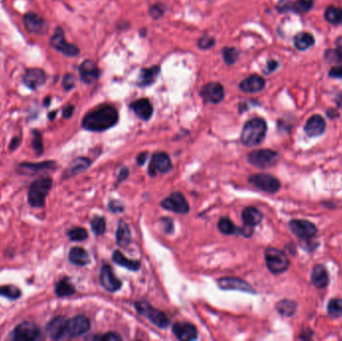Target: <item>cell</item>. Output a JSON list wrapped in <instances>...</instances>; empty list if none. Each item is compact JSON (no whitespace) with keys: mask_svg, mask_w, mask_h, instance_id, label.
I'll list each match as a JSON object with an SVG mask.
<instances>
[{"mask_svg":"<svg viewBox=\"0 0 342 341\" xmlns=\"http://www.w3.org/2000/svg\"><path fill=\"white\" fill-rule=\"evenodd\" d=\"M117 121V110L110 105H104L87 113L82 120V127L88 131L101 132L113 127Z\"/></svg>","mask_w":342,"mask_h":341,"instance_id":"cell-1","label":"cell"},{"mask_svg":"<svg viewBox=\"0 0 342 341\" xmlns=\"http://www.w3.org/2000/svg\"><path fill=\"white\" fill-rule=\"evenodd\" d=\"M267 124L262 118H253L245 123L241 132V142L246 147H256L265 138Z\"/></svg>","mask_w":342,"mask_h":341,"instance_id":"cell-2","label":"cell"},{"mask_svg":"<svg viewBox=\"0 0 342 341\" xmlns=\"http://www.w3.org/2000/svg\"><path fill=\"white\" fill-rule=\"evenodd\" d=\"M53 185L52 178L43 176L34 180L28 189L27 201L31 207L41 208L45 205V199Z\"/></svg>","mask_w":342,"mask_h":341,"instance_id":"cell-3","label":"cell"},{"mask_svg":"<svg viewBox=\"0 0 342 341\" xmlns=\"http://www.w3.org/2000/svg\"><path fill=\"white\" fill-rule=\"evenodd\" d=\"M247 160L251 165L265 169L274 166L278 162L279 154L271 149L254 150L248 153Z\"/></svg>","mask_w":342,"mask_h":341,"instance_id":"cell-4","label":"cell"},{"mask_svg":"<svg viewBox=\"0 0 342 341\" xmlns=\"http://www.w3.org/2000/svg\"><path fill=\"white\" fill-rule=\"evenodd\" d=\"M265 261L269 270L274 274L283 273L289 267V260L286 254L276 248H267L265 250Z\"/></svg>","mask_w":342,"mask_h":341,"instance_id":"cell-5","label":"cell"},{"mask_svg":"<svg viewBox=\"0 0 342 341\" xmlns=\"http://www.w3.org/2000/svg\"><path fill=\"white\" fill-rule=\"evenodd\" d=\"M40 335V329L34 322L23 321L12 330L10 338L15 341H33L38 339Z\"/></svg>","mask_w":342,"mask_h":341,"instance_id":"cell-6","label":"cell"},{"mask_svg":"<svg viewBox=\"0 0 342 341\" xmlns=\"http://www.w3.org/2000/svg\"><path fill=\"white\" fill-rule=\"evenodd\" d=\"M135 307L141 315L146 317L154 325L160 328H166L169 325V319L158 309L153 308L150 304L144 301H138L135 303Z\"/></svg>","mask_w":342,"mask_h":341,"instance_id":"cell-7","label":"cell"},{"mask_svg":"<svg viewBox=\"0 0 342 341\" xmlns=\"http://www.w3.org/2000/svg\"><path fill=\"white\" fill-rule=\"evenodd\" d=\"M50 45L68 57H75L79 54V48L66 41L64 31L61 27H57L55 29L52 37L50 38Z\"/></svg>","mask_w":342,"mask_h":341,"instance_id":"cell-8","label":"cell"},{"mask_svg":"<svg viewBox=\"0 0 342 341\" xmlns=\"http://www.w3.org/2000/svg\"><path fill=\"white\" fill-rule=\"evenodd\" d=\"M249 182L256 188L268 193H275L280 188L279 180L273 175L266 173L252 175L251 177H249Z\"/></svg>","mask_w":342,"mask_h":341,"instance_id":"cell-9","label":"cell"},{"mask_svg":"<svg viewBox=\"0 0 342 341\" xmlns=\"http://www.w3.org/2000/svg\"><path fill=\"white\" fill-rule=\"evenodd\" d=\"M289 228L301 239H311L317 233L316 226L308 220H294L290 221Z\"/></svg>","mask_w":342,"mask_h":341,"instance_id":"cell-10","label":"cell"},{"mask_svg":"<svg viewBox=\"0 0 342 341\" xmlns=\"http://www.w3.org/2000/svg\"><path fill=\"white\" fill-rule=\"evenodd\" d=\"M56 162L53 160H46L41 162H21L17 165L16 171L22 175H35L42 171L54 170Z\"/></svg>","mask_w":342,"mask_h":341,"instance_id":"cell-11","label":"cell"},{"mask_svg":"<svg viewBox=\"0 0 342 341\" xmlns=\"http://www.w3.org/2000/svg\"><path fill=\"white\" fill-rule=\"evenodd\" d=\"M90 329V321L84 315H77L68 320L66 336L69 338L79 337Z\"/></svg>","mask_w":342,"mask_h":341,"instance_id":"cell-12","label":"cell"},{"mask_svg":"<svg viewBox=\"0 0 342 341\" xmlns=\"http://www.w3.org/2000/svg\"><path fill=\"white\" fill-rule=\"evenodd\" d=\"M161 206L167 210L179 214H185L189 211V205L184 196L179 192H174L161 202Z\"/></svg>","mask_w":342,"mask_h":341,"instance_id":"cell-13","label":"cell"},{"mask_svg":"<svg viewBox=\"0 0 342 341\" xmlns=\"http://www.w3.org/2000/svg\"><path fill=\"white\" fill-rule=\"evenodd\" d=\"M25 29L32 34L43 35L47 32L48 26L45 20L34 12H28L23 16Z\"/></svg>","mask_w":342,"mask_h":341,"instance_id":"cell-14","label":"cell"},{"mask_svg":"<svg viewBox=\"0 0 342 341\" xmlns=\"http://www.w3.org/2000/svg\"><path fill=\"white\" fill-rule=\"evenodd\" d=\"M68 319L64 316H56L52 318L46 325V333L51 339L60 340L66 336Z\"/></svg>","mask_w":342,"mask_h":341,"instance_id":"cell-15","label":"cell"},{"mask_svg":"<svg viewBox=\"0 0 342 341\" xmlns=\"http://www.w3.org/2000/svg\"><path fill=\"white\" fill-rule=\"evenodd\" d=\"M47 79L45 71L41 68H28L22 76V82L30 90H35L42 86Z\"/></svg>","mask_w":342,"mask_h":341,"instance_id":"cell-16","label":"cell"},{"mask_svg":"<svg viewBox=\"0 0 342 341\" xmlns=\"http://www.w3.org/2000/svg\"><path fill=\"white\" fill-rule=\"evenodd\" d=\"M100 283L101 285L110 293H115L121 288V281L113 274L112 269L105 264L100 271Z\"/></svg>","mask_w":342,"mask_h":341,"instance_id":"cell-17","label":"cell"},{"mask_svg":"<svg viewBox=\"0 0 342 341\" xmlns=\"http://www.w3.org/2000/svg\"><path fill=\"white\" fill-rule=\"evenodd\" d=\"M218 285L223 290H236L242 293H255L249 283L236 277H223L218 280Z\"/></svg>","mask_w":342,"mask_h":341,"instance_id":"cell-18","label":"cell"},{"mask_svg":"<svg viewBox=\"0 0 342 341\" xmlns=\"http://www.w3.org/2000/svg\"><path fill=\"white\" fill-rule=\"evenodd\" d=\"M171 168L172 163L169 156L164 152H158L153 155L148 171L151 176H154L157 172L166 173L170 171Z\"/></svg>","mask_w":342,"mask_h":341,"instance_id":"cell-19","label":"cell"},{"mask_svg":"<svg viewBox=\"0 0 342 341\" xmlns=\"http://www.w3.org/2000/svg\"><path fill=\"white\" fill-rule=\"evenodd\" d=\"M201 96L205 101L217 104L224 98V88L218 82H209L202 87Z\"/></svg>","mask_w":342,"mask_h":341,"instance_id":"cell-20","label":"cell"},{"mask_svg":"<svg viewBox=\"0 0 342 341\" xmlns=\"http://www.w3.org/2000/svg\"><path fill=\"white\" fill-rule=\"evenodd\" d=\"M172 331L180 340H194L197 338V330L190 323L176 322L172 326Z\"/></svg>","mask_w":342,"mask_h":341,"instance_id":"cell-21","label":"cell"},{"mask_svg":"<svg viewBox=\"0 0 342 341\" xmlns=\"http://www.w3.org/2000/svg\"><path fill=\"white\" fill-rule=\"evenodd\" d=\"M99 68L92 60H85L79 66V75L83 82L87 84L94 83L99 77Z\"/></svg>","mask_w":342,"mask_h":341,"instance_id":"cell-22","label":"cell"},{"mask_svg":"<svg viewBox=\"0 0 342 341\" xmlns=\"http://www.w3.org/2000/svg\"><path fill=\"white\" fill-rule=\"evenodd\" d=\"M239 87L246 93H256L265 87V80L261 76L253 74L242 80Z\"/></svg>","mask_w":342,"mask_h":341,"instance_id":"cell-23","label":"cell"},{"mask_svg":"<svg viewBox=\"0 0 342 341\" xmlns=\"http://www.w3.org/2000/svg\"><path fill=\"white\" fill-rule=\"evenodd\" d=\"M326 129V123L322 116L313 115L311 116L308 121L306 122L304 130L306 134L310 137H317L322 135Z\"/></svg>","mask_w":342,"mask_h":341,"instance_id":"cell-24","label":"cell"},{"mask_svg":"<svg viewBox=\"0 0 342 341\" xmlns=\"http://www.w3.org/2000/svg\"><path fill=\"white\" fill-rule=\"evenodd\" d=\"M130 108L133 112L142 120H148L153 113V107L150 101L146 98L138 99L130 104Z\"/></svg>","mask_w":342,"mask_h":341,"instance_id":"cell-25","label":"cell"},{"mask_svg":"<svg viewBox=\"0 0 342 341\" xmlns=\"http://www.w3.org/2000/svg\"><path fill=\"white\" fill-rule=\"evenodd\" d=\"M90 163H91V161L86 157H78V158L74 159V161L69 164V166L64 171L62 178L67 179V178L72 177L74 175H77V174L86 170L89 167Z\"/></svg>","mask_w":342,"mask_h":341,"instance_id":"cell-26","label":"cell"},{"mask_svg":"<svg viewBox=\"0 0 342 341\" xmlns=\"http://www.w3.org/2000/svg\"><path fill=\"white\" fill-rule=\"evenodd\" d=\"M311 282L317 288L326 287L329 283V275L326 268L321 264L315 265L311 273Z\"/></svg>","mask_w":342,"mask_h":341,"instance_id":"cell-27","label":"cell"},{"mask_svg":"<svg viewBox=\"0 0 342 341\" xmlns=\"http://www.w3.org/2000/svg\"><path fill=\"white\" fill-rule=\"evenodd\" d=\"M68 260L77 266H85L90 262V256L82 247H74L68 253Z\"/></svg>","mask_w":342,"mask_h":341,"instance_id":"cell-28","label":"cell"},{"mask_svg":"<svg viewBox=\"0 0 342 341\" xmlns=\"http://www.w3.org/2000/svg\"><path fill=\"white\" fill-rule=\"evenodd\" d=\"M263 218L262 213L255 207L249 206L245 208L242 211V220L245 221V224L250 225V226H255L258 225L261 220Z\"/></svg>","mask_w":342,"mask_h":341,"instance_id":"cell-29","label":"cell"},{"mask_svg":"<svg viewBox=\"0 0 342 341\" xmlns=\"http://www.w3.org/2000/svg\"><path fill=\"white\" fill-rule=\"evenodd\" d=\"M160 72V67L159 66H152L150 68H145L142 69L139 76V82L138 84L141 87H145L151 85L155 80L158 74Z\"/></svg>","mask_w":342,"mask_h":341,"instance_id":"cell-30","label":"cell"},{"mask_svg":"<svg viewBox=\"0 0 342 341\" xmlns=\"http://www.w3.org/2000/svg\"><path fill=\"white\" fill-rule=\"evenodd\" d=\"M112 259L118 265H120L123 267L127 268L128 270H132V271L138 270L140 268V265H141L140 261L128 259L119 251H114V253L112 255Z\"/></svg>","mask_w":342,"mask_h":341,"instance_id":"cell-31","label":"cell"},{"mask_svg":"<svg viewBox=\"0 0 342 341\" xmlns=\"http://www.w3.org/2000/svg\"><path fill=\"white\" fill-rule=\"evenodd\" d=\"M314 37L307 32H300L294 37V46L298 50H306L313 46Z\"/></svg>","mask_w":342,"mask_h":341,"instance_id":"cell-32","label":"cell"},{"mask_svg":"<svg viewBox=\"0 0 342 341\" xmlns=\"http://www.w3.org/2000/svg\"><path fill=\"white\" fill-rule=\"evenodd\" d=\"M75 287L68 278H62L55 285V293L58 297H67L75 293Z\"/></svg>","mask_w":342,"mask_h":341,"instance_id":"cell-33","label":"cell"},{"mask_svg":"<svg viewBox=\"0 0 342 341\" xmlns=\"http://www.w3.org/2000/svg\"><path fill=\"white\" fill-rule=\"evenodd\" d=\"M131 240V232L129 230L128 225L124 222L120 221L118 224V228L116 231V241L117 244L121 247H126Z\"/></svg>","mask_w":342,"mask_h":341,"instance_id":"cell-34","label":"cell"},{"mask_svg":"<svg viewBox=\"0 0 342 341\" xmlns=\"http://www.w3.org/2000/svg\"><path fill=\"white\" fill-rule=\"evenodd\" d=\"M296 308H297V304L294 302V300H289V299L281 300L276 304L277 311L281 315L285 317L294 315V313L296 312Z\"/></svg>","mask_w":342,"mask_h":341,"instance_id":"cell-35","label":"cell"},{"mask_svg":"<svg viewBox=\"0 0 342 341\" xmlns=\"http://www.w3.org/2000/svg\"><path fill=\"white\" fill-rule=\"evenodd\" d=\"M325 19L333 25L342 23V8L336 6H329L326 8L324 13Z\"/></svg>","mask_w":342,"mask_h":341,"instance_id":"cell-36","label":"cell"},{"mask_svg":"<svg viewBox=\"0 0 342 341\" xmlns=\"http://www.w3.org/2000/svg\"><path fill=\"white\" fill-rule=\"evenodd\" d=\"M0 296H3L9 300L15 301L22 296V293L19 287L13 284H7L0 286Z\"/></svg>","mask_w":342,"mask_h":341,"instance_id":"cell-37","label":"cell"},{"mask_svg":"<svg viewBox=\"0 0 342 341\" xmlns=\"http://www.w3.org/2000/svg\"><path fill=\"white\" fill-rule=\"evenodd\" d=\"M32 134V139H31V147L35 153L37 155H41L43 153V139H42V134L39 130L33 129L31 131Z\"/></svg>","mask_w":342,"mask_h":341,"instance_id":"cell-38","label":"cell"},{"mask_svg":"<svg viewBox=\"0 0 342 341\" xmlns=\"http://www.w3.org/2000/svg\"><path fill=\"white\" fill-rule=\"evenodd\" d=\"M327 312L331 317L339 318L342 316V299H331L327 305Z\"/></svg>","mask_w":342,"mask_h":341,"instance_id":"cell-39","label":"cell"},{"mask_svg":"<svg viewBox=\"0 0 342 341\" xmlns=\"http://www.w3.org/2000/svg\"><path fill=\"white\" fill-rule=\"evenodd\" d=\"M325 57L332 61H342V36L336 40V49H329L325 52Z\"/></svg>","mask_w":342,"mask_h":341,"instance_id":"cell-40","label":"cell"},{"mask_svg":"<svg viewBox=\"0 0 342 341\" xmlns=\"http://www.w3.org/2000/svg\"><path fill=\"white\" fill-rule=\"evenodd\" d=\"M67 236L72 241H83L88 237V232L83 227H74L67 231Z\"/></svg>","mask_w":342,"mask_h":341,"instance_id":"cell-41","label":"cell"},{"mask_svg":"<svg viewBox=\"0 0 342 341\" xmlns=\"http://www.w3.org/2000/svg\"><path fill=\"white\" fill-rule=\"evenodd\" d=\"M218 229L223 233V234H227V235H231V234H235V232L237 231V228L235 227V225L233 224V222L227 217H222L218 222Z\"/></svg>","mask_w":342,"mask_h":341,"instance_id":"cell-42","label":"cell"},{"mask_svg":"<svg viewBox=\"0 0 342 341\" xmlns=\"http://www.w3.org/2000/svg\"><path fill=\"white\" fill-rule=\"evenodd\" d=\"M313 0H296L294 3H291L290 10L295 12H307L313 6Z\"/></svg>","mask_w":342,"mask_h":341,"instance_id":"cell-43","label":"cell"},{"mask_svg":"<svg viewBox=\"0 0 342 341\" xmlns=\"http://www.w3.org/2000/svg\"><path fill=\"white\" fill-rule=\"evenodd\" d=\"M222 55H223L224 61L228 65H232L237 60L239 52L237 51V49L233 48V47H224L222 50Z\"/></svg>","mask_w":342,"mask_h":341,"instance_id":"cell-44","label":"cell"},{"mask_svg":"<svg viewBox=\"0 0 342 341\" xmlns=\"http://www.w3.org/2000/svg\"><path fill=\"white\" fill-rule=\"evenodd\" d=\"M91 229L96 235H102L106 229V222L105 220L101 216H95L91 220Z\"/></svg>","mask_w":342,"mask_h":341,"instance_id":"cell-45","label":"cell"},{"mask_svg":"<svg viewBox=\"0 0 342 341\" xmlns=\"http://www.w3.org/2000/svg\"><path fill=\"white\" fill-rule=\"evenodd\" d=\"M214 44H215L214 38L211 37V36H208V35L202 36L198 41V46L201 49L211 48Z\"/></svg>","mask_w":342,"mask_h":341,"instance_id":"cell-46","label":"cell"},{"mask_svg":"<svg viewBox=\"0 0 342 341\" xmlns=\"http://www.w3.org/2000/svg\"><path fill=\"white\" fill-rule=\"evenodd\" d=\"M75 85V78L72 74H66L63 77L62 81V86L65 90H71Z\"/></svg>","mask_w":342,"mask_h":341,"instance_id":"cell-47","label":"cell"},{"mask_svg":"<svg viewBox=\"0 0 342 341\" xmlns=\"http://www.w3.org/2000/svg\"><path fill=\"white\" fill-rule=\"evenodd\" d=\"M93 339H98V340H103V341H119L121 340V336L118 335L117 333H114V332H109V333H106L102 336H95L93 337Z\"/></svg>","mask_w":342,"mask_h":341,"instance_id":"cell-48","label":"cell"},{"mask_svg":"<svg viewBox=\"0 0 342 341\" xmlns=\"http://www.w3.org/2000/svg\"><path fill=\"white\" fill-rule=\"evenodd\" d=\"M163 13H164V9L160 5H153L149 10V14L152 16V18H155V19L161 17Z\"/></svg>","mask_w":342,"mask_h":341,"instance_id":"cell-49","label":"cell"},{"mask_svg":"<svg viewBox=\"0 0 342 341\" xmlns=\"http://www.w3.org/2000/svg\"><path fill=\"white\" fill-rule=\"evenodd\" d=\"M109 208L113 212H120V211H123V209H124V206H123V203H120L119 201L113 200V201H111L109 203Z\"/></svg>","mask_w":342,"mask_h":341,"instance_id":"cell-50","label":"cell"},{"mask_svg":"<svg viewBox=\"0 0 342 341\" xmlns=\"http://www.w3.org/2000/svg\"><path fill=\"white\" fill-rule=\"evenodd\" d=\"M329 76L332 78H339L342 79V65L334 66L330 69L329 71Z\"/></svg>","mask_w":342,"mask_h":341,"instance_id":"cell-51","label":"cell"},{"mask_svg":"<svg viewBox=\"0 0 342 341\" xmlns=\"http://www.w3.org/2000/svg\"><path fill=\"white\" fill-rule=\"evenodd\" d=\"M237 230L245 237H250L253 234V226H250V225H247V224H245V227H242L240 229H237Z\"/></svg>","mask_w":342,"mask_h":341,"instance_id":"cell-52","label":"cell"},{"mask_svg":"<svg viewBox=\"0 0 342 341\" xmlns=\"http://www.w3.org/2000/svg\"><path fill=\"white\" fill-rule=\"evenodd\" d=\"M21 143V137L20 136H15L11 139L10 141V144H9V149L10 151H13V150H16L18 147L20 145Z\"/></svg>","mask_w":342,"mask_h":341,"instance_id":"cell-53","label":"cell"},{"mask_svg":"<svg viewBox=\"0 0 342 341\" xmlns=\"http://www.w3.org/2000/svg\"><path fill=\"white\" fill-rule=\"evenodd\" d=\"M74 105H67L63 108V111H62V115L64 118H70L74 114Z\"/></svg>","mask_w":342,"mask_h":341,"instance_id":"cell-54","label":"cell"},{"mask_svg":"<svg viewBox=\"0 0 342 341\" xmlns=\"http://www.w3.org/2000/svg\"><path fill=\"white\" fill-rule=\"evenodd\" d=\"M278 67V63L275 60H269L267 62V72H272Z\"/></svg>","mask_w":342,"mask_h":341,"instance_id":"cell-55","label":"cell"},{"mask_svg":"<svg viewBox=\"0 0 342 341\" xmlns=\"http://www.w3.org/2000/svg\"><path fill=\"white\" fill-rule=\"evenodd\" d=\"M163 221H164V224H165V230L168 233H171L173 231V222H172V220H169V218H164Z\"/></svg>","mask_w":342,"mask_h":341,"instance_id":"cell-56","label":"cell"},{"mask_svg":"<svg viewBox=\"0 0 342 341\" xmlns=\"http://www.w3.org/2000/svg\"><path fill=\"white\" fill-rule=\"evenodd\" d=\"M147 159V153L144 152V153H141L140 155H138V158H137V162L139 165H143L145 163Z\"/></svg>","mask_w":342,"mask_h":341,"instance_id":"cell-57","label":"cell"},{"mask_svg":"<svg viewBox=\"0 0 342 341\" xmlns=\"http://www.w3.org/2000/svg\"><path fill=\"white\" fill-rule=\"evenodd\" d=\"M127 175H128V169L127 168H123L121 172H120V175H119V178H118V182H121L123 180H124Z\"/></svg>","mask_w":342,"mask_h":341,"instance_id":"cell-58","label":"cell"},{"mask_svg":"<svg viewBox=\"0 0 342 341\" xmlns=\"http://www.w3.org/2000/svg\"><path fill=\"white\" fill-rule=\"evenodd\" d=\"M55 116H56V111H52V112L49 113L48 118L50 120H52Z\"/></svg>","mask_w":342,"mask_h":341,"instance_id":"cell-59","label":"cell"},{"mask_svg":"<svg viewBox=\"0 0 342 341\" xmlns=\"http://www.w3.org/2000/svg\"><path fill=\"white\" fill-rule=\"evenodd\" d=\"M337 105L342 109V96L337 99Z\"/></svg>","mask_w":342,"mask_h":341,"instance_id":"cell-60","label":"cell"},{"mask_svg":"<svg viewBox=\"0 0 342 341\" xmlns=\"http://www.w3.org/2000/svg\"><path fill=\"white\" fill-rule=\"evenodd\" d=\"M49 102H50V98H47L44 101V106H48Z\"/></svg>","mask_w":342,"mask_h":341,"instance_id":"cell-61","label":"cell"}]
</instances>
